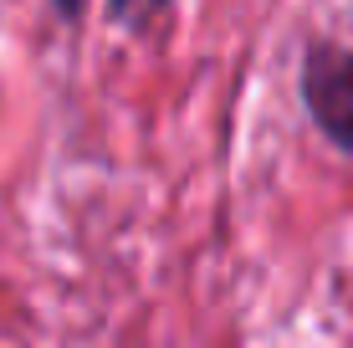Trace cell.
<instances>
[{
  "mask_svg": "<svg viewBox=\"0 0 353 348\" xmlns=\"http://www.w3.org/2000/svg\"><path fill=\"white\" fill-rule=\"evenodd\" d=\"M302 98H307L312 123L323 128L338 149L353 154V52L338 41L307 46L302 62Z\"/></svg>",
  "mask_w": 353,
  "mask_h": 348,
  "instance_id": "obj_1",
  "label": "cell"
},
{
  "mask_svg": "<svg viewBox=\"0 0 353 348\" xmlns=\"http://www.w3.org/2000/svg\"><path fill=\"white\" fill-rule=\"evenodd\" d=\"M164 6H169V0H113V16L123 21V26H149Z\"/></svg>",
  "mask_w": 353,
  "mask_h": 348,
  "instance_id": "obj_2",
  "label": "cell"
},
{
  "mask_svg": "<svg viewBox=\"0 0 353 348\" xmlns=\"http://www.w3.org/2000/svg\"><path fill=\"white\" fill-rule=\"evenodd\" d=\"M57 10H62V16H77V10H82V0H57Z\"/></svg>",
  "mask_w": 353,
  "mask_h": 348,
  "instance_id": "obj_3",
  "label": "cell"
}]
</instances>
